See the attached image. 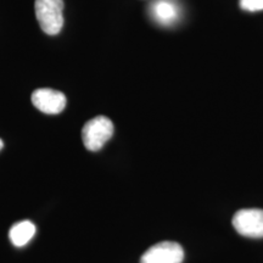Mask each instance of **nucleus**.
Listing matches in <instances>:
<instances>
[{
  "mask_svg": "<svg viewBox=\"0 0 263 263\" xmlns=\"http://www.w3.org/2000/svg\"><path fill=\"white\" fill-rule=\"evenodd\" d=\"M35 16L43 32L57 35L64 27V2L62 0H35Z\"/></svg>",
  "mask_w": 263,
  "mask_h": 263,
  "instance_id": "f257e3e1",
  "label": "nucleus"
},
{
  "mask_svg": "<svg viewBox=\"0 0 263 263\" xmlns=\"http://www.w3.org/2000/svg\"><path fill=\"white\" fill-rule=\"evenodd\" d=\"M151 11L157 22L167 26L174 24L179 14L177 5L170 0H157L153 4Z\"/></svg>",
  "mask_w": 263,
  "mask_h": 263,
  "instance_id": "423d86ee",
  "label": "nucleus"
},
{
  "mask_svg": "<svg viewBox=\"0 0 263 263\" xmlns=\"http://www.w3.org/2000/svg\"><path fill=\"white\" fill-rule=\"evenodd\" d=\"M3 146H4V143H3V140L0 139V150L3 149Z\"/></svg>",
  "mask_w": 263,
  "mask_h": 263,
  "instance_id": "1a4fd4ad",
  "label": "nucleus"
},
{
  "mask_svg": "<svg viewBox=\"0 0 263 263\" xmlns=\"http://www.w3.org/2000/svg\"><path fill=\"white\" fill-rule=\"evenodd\" d=\"M32 103L43 114L58 115L65 110L67 99L61 91L42 88L33 91Z\"/></svg>",
  "mask_w": 263,
  "mask_h": 263,
  "instance_id": "39448f33",
  "label": "nucleus"
},
{
  "mask_svg": "<svg viewBox=\"0 0 263 263\" xmlns=\"http://www.w3.org/2000/svg\"><path fill=\"white\" fill-rule=\"evenodd\" d=\"M233 227L240 235L248 238H263V210L244 209L233 217Z\"/></svg>",
  "mask_w": 263,
  "mask_h": 263,
  "instance_id": "7ed1b4c3",
  "label": "nucleus"
},
{
  "mask_svg": "<svg viewBox=\"0 0 263 263\" xmlns=\"http://www.w3.org/2000/svg\"><path fill=\"white\" fill-rule=\"evenodd\" d=\"M114 136V123L110 118L97 116L84 124L82 129V139L85 149L89 151H99L111 137Z\"/></svg>",
  "mask_w": 263,
  "mask_h": 263,
  "instance_id": "f03ea898",
  "label": "nucleus"
},
{
  "mask_svg": "<svg viewBox=\"0 0 263 263\" xmlns=\"http://www.w3.org/2000/svg\"><path fill=\"white\" fill-rule=\"evenodd\" d=\"M240 6L246 11H261L263 0H240Z\"/></svg>",
  "mask_w": 263,
  "mask_h": 263,
  "instance_id": "6e6552de",
  "label": "nucleus"
},
{
  "mask_svg": "<svg viewBox=\"0 0 263 263\" xmlns=\"http://www.w3.org/2000/svg\"><path fill=\"white\" fill-rule=\"evenodd\" d=\"M35 232V226L29 221H22L18 223H15L11 227L9 232V238L11 240V242L17 248H22V246L27 245L31 241L33 236H34Z\"/></svg>",
  "mask_w": 263,
  "mask_h": 263,
  "instance_id": "0eeeda50",
  "label": "nucleus"
},
{
  "mask_svg": "<svg viewBox=\"0 0 263 263\" xmlns=\"http://www.w3.org/2000/svg\"><path fill=\"white\" fill-rule=\"evenodd\" d=\"M184 250L178 242L162 241L144 252L140 263H182Z\"/></svg>",
  "mask_w": 263,
  "mask_h": 263,
  "instance_id": "20e7f679",
  "label": "nucleus"
}]
</instances>
